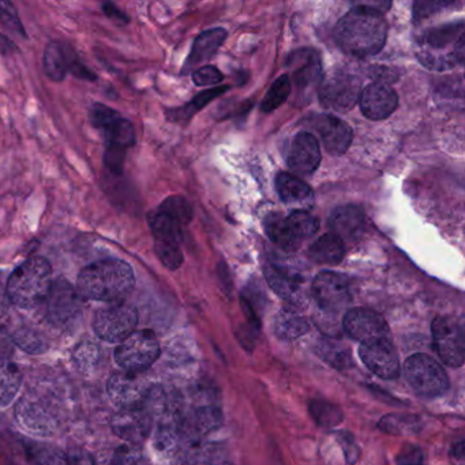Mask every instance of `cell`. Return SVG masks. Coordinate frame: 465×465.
I'll return each instance as SVG.
<instances>
[{"instance_id":"cell-1","label":"cell","mask_w":465,"mask_h":465,"mask_svg":"<svg viewBox=\"0 0 465 465\" xmlns=\"http://www.w3.org/2000/svg\"><path fill=\"white\" fill-rule=\"evenodd\" d=\"M388 24L382 10L370 5H358L348 12L334 29L340 50L355 58L377 55L386 43Z\"/></svg>"},{"instance_id":"cell-2","label":"cell","mask_w":465,"mask_h":465,"mask_svg":"<svg viewBox=\"0 0 465 465\" xmlns=\"http://www.w3.org/2000/svg\"><path fill=\"white\" fill-rule=\"evenodd\" d=\"M135 284L134 271L118 258L96 261L78 274L77 290L84 299L105 303L124 301Z\"/></svg>"},{"instance_id":"cell-3","label":"cell","mask_w":465,"mask_h":465,"mask_svg":"<svg viewBox=\"0 0 465 465\" xmlns=\"http://www.w3.org/2000/svg\"><path fill=\"white\" fill-rule=\"evenodd\" d=\"M464 24L429 29L416 42L418 61L427 69L446 72L464 62Z\"/></svg>"},{"instance_id":"cell-4","label":"cell","mask_w":465,"mask_h":465,"mask_svg":"<svg viewBox=\"0 0 465 465\" xmlns=\"http://www.w3.org/2000/svg\"><path fill=\"white\" fill-rule=\"evenodd\" d=\"M53 282L50 261L43 257H32L10 274L6 295L10 303L20 309H35L47 301Z\"/></svg>"},{"instance_id":"cell-5","label":"cell","mask_w":465,"mask_h":465,"mask_svg":"<svg viewBox=\"0 0 465 465\" xmlns=\"http://www.w3.org/2000/svg\"><path fill=\"white\" fill-rule=\"evenodd\" d=\"M404 375L411 388L423 397L442 396L449 389L445 370L431 356L415 353L405 361Z\"/></svg>"},{"instance_id":"cell-6","label":"cell","mask_w":465,"mask_h":465,"mask_svg":"<svg viewBox=\"0 0 465 465\" xmlns=\"http://www.w3.org/2000/svg\"><path fill=\"white\" fill-rule=\"evenodd\" d=\"M160 355V344L152 331H133L115 350V361L124 371L141 372L148 370Z\"/></svg>"},{"instance_id":"cell-7","label":"cell","mask_w":465,"mask_h":465,"mask_svg":"<svg viewBox=\"0 0 465 465\" xmlns=\"http://www.w3.org/2000/svg\"><path fill=\"white\" fill-rule=\"evenodd\" d=\"M89 121L102 132L105 148L129 151L135 145V130L129 119L103 103H94L89 108Z\"/></svg>"},{"instance_id":"cell-8","label":"cell","mask_w":465,"mask_h":465,"mask_svg":"<svg viewBox=\"0 0 465 465\" xmlns=\"http://www.w3.org/2000/svg\"><path fill=\"white\" fill-rule=\"evenodd\" d=\"M45 303L48 320L58 328H70L83 314V296L78 292L77 287L64 279L53 282Z\"/></svg>"},{"instance_id":"cell-9","label":"cell","mask_w":465,"mask_h":465,"mask_svg":"<svg viewBox=\"0 0 465 465\" xmlns=\"http://www.w3.org/2000/svg\"><path fill=\"white\" fill-rule=\"evenodd\" d=\"M138 312L129 303H113L94 315V333L108 342H122L134 331Z\"/></svg>"},{"instance_id":"cell-10","label":"cell","mask_w":465,"mask_h":465,"mask_svg":"<svg viewBox=\"0 0 465 465\" xmlns=\"http://www.w3.org/2000/svg\"><path fill=\"white\" fill-rule=\"evenodd\" d=\"M432 341L440 361L450 367H461L465 359V334L456 318L437 317L431 323Z\"/></svg>"},{"instance_id":"cell-11","label":"cell","mask_w":465,"mask_h":465,"mask_svg":"<svg viewBox=\"0 0 465 465\" xmlns=\"http://www.w3.org/2000/svg\"><path fill=\"white\" fill-rule=\"evenodd\" d=\"M312 298L322 312L334 314L351 302V285L347 277L334 272H321L312 285Z\"/></svg>"},{"instance_id":"cell-12","label":"cell","mask_w":465,"mask_h":465,"mask_svg":"<svg viewBox=\"0 0 465 465\" xmlns=\"http://www.w3.org/2000/svg\"><path fill=\"white\" fill-rule=\"evenodd\" d=\"M359 97L361 81L345 73H333L320 86L321 104L339 113L352 110Z\"/></svg>"},{"instance_id":"cell-13","label":"cell","mask_w":465,"mask_h":465,"mask_svg":"<svg viewBox=\"0 0 465 465\" xmlns=\"http://www.w3.org/2000/svg\"><path fill=\"white\" fill-rule=\"evenodd\" d=\"M359 358L364 366L383 380H394L399 377L400 359L391 339L371 340L361 342L359 347Z\"/></svg>"},{"instance_id":"cell-14","label":"cell","mask_w":465,"mask_h":465,"mask_svg":"<svg viewBox=\"0 0 465 465\" xmlns=\"http://www.w3.org/2000/svg\"><path fill=\"white\" fill-rule=\"evenodd\" d=\"M342 328L351 339L367 342L371 340L391 339V329L385 318L374 310L356 307L350 310L342 320Z\"/></svg>"},{"instance_id":"cell-15","label":"cell","mask_w":465,"mask_h":465,"mask_svg":"<svg viewBox=\"0 0 465 465\" xmlns=\"http://www.w3.org/2000/svg\"><path fill=\"white\" fill-rule=\"evenodd\" d=\"M149 389L151 386L140 374L129 371L115 372L111 375L107 383L111 401L118 405L121 410L143 407Z\"/></svg>"},{"instance_id":"cell-16","label":"cell","mask_w":465,"mask_h":465,"mask_svg":"<svg viewBox=\"0 0 465 465\" xmlns=\"http://www.w3.org/2000/svg\"><path fill=\"white\" fill-rule=\"evenodd\" d=\"M152 426L153 420L143 407L121 410L111 420L113 431L130 445H141L151 434Z\"/></svg>"},{"instance_id":"cell-17","label":"cell","mask_w":465,"mask_h":465,"mask_svg":"<svg viewBox=\"0 0 465 465\" xmlns=\"http://www.w3.org/2000/svg\"><path fill=\"white\" fill-rule=\"evenodd\" d=\"M312 124L329 153L341 156L348 151L353 137L350 124L329 114L314 116Z\"/></svg>"},{"instance_id":"cell-18","label":"cell","mask_w":465,"mask_h":465,"mask_svg":"<svg viewBox=\"0 0 465 465\" xmlns=\"http://www.w3.org/2000/svg\"><path fill=\"white\" fill-rule=\"evenodd\" d=\"M361 114L370 121H383L396 111L399 96L385 84H371L359 97Z\"/></svg>"},{"instance_id":"cell-19","label":"cell","mask_w":465,"mask_h":465,"mask_svg":"<svg viewBox=\"0 0 465 465\" xmlns=\"http://www.w3.org/2000/svg\"><path fill=\"white\" fill-rule=\"evenodd\" d=\"M321 163L320 143L310 133H299L293 138L288 156V167L296 175L309 176L317 171Z\"/></svg>"},{"instance_id":"cell-20","label":"cell","mask_w":465,"mask_h":465,"mask_svg":"<svg viewBox=\"0 0 465 465\" xmlns=\"http://www.w3.org/2000/svg\"><path fill=\"white\" fill-rule=\"evenodd\" d=\"M329 224L333 231V235L341 239L342 242H355L366 230V216L358 206H340L331 213Z\"/></svg>"},{"instance_id":"cell-21","label":"cell","mask_w":465,"mask_h":465,"mask_svg":"<svg viewBox=\"0 0 465 465\" xmlns=\"http://www.w3.org/2000/svg\"><path fill=\"white\" fill-rule=\"evenodd\" d=\"M291 77L299 89L317 85L322 78L321 59L314 50H299L290 56Z\"/></svg>"},{"instance_id":"cell-22","label":"cell","mask_w":465,"mask_h":465,"mask_svg":"<svg viewBox=\"0 0 465 465\" xmlns=\"http://www.w3.org/2000/svg\"><path fill=\"white\" fill-rule=\"evenodd\" d=\"M263 272H265L266 282H268L269 287L280 298L285 299V301L295 299V296L301 291L302 282H303V277L301 276V273L293 271L290 266L277 262L266 263Z\"/></svg>"},{"instance_id":"cell-23","label":"cell","mask_w":465,"mask_h":465,"mask_svg":"<svg viewBox=\"0 0 465 465\" xmlns=\"http://www.w3.org/2000/svg\"><path fill=\"white\" fill-rule=\"evenodd\" d=\"M225 39H227V31L222 28L211 29L201 34L193 45V50L183 72H189L192 67L200 66L213 58Z\"/></svg>"},{"instance_id":"cell-24","label":"cell","mask_w":465,"mask_h":465,"mask_svg":"<svg viewBox=\"0 0 465 465\" xmlns=\"http://www.w3.org/2000/svg\"><path fill=\"white\" fill-rule=\"evenodd\" d=\"M74 51L69 45L59 42H51L45 47L43 56V67L47 77L54 83H62L69 73L70 58Z\"/></svg>"},{"instance_id":"cell-25","label":"cell","mask_w":465,"mask_h":465,"mask_svg":"<svg viewBox=\"0 0 465 465\" xmlns=\"http://www.w3.org/2000/svg\"><path fill=\"white\" fill-rule=\"evenodd\" d=\"M276 187L280 200L287 205L309 206L314 200L309 184L291 173H279L276 178Z\"/></svg>"},{"instance_id":"cell-26","label":"cell","mask_w":465,"mask_h":465,"mask_svg":"<svg viewBox=\"0 0 465 465\" xmlns=\"http://www.w3.org/2000/svg\"><path fill=\"white\" fill-rule=\"evenodd\" d=\"M18 423L35 434L50 435L54 429L53 418L39 405L31 401H21L17 405Z\"/></svg>"},{"instance_id":"cell-27","label":"cell","mask_w":465,"mask_h":465,"mask_svg":"<svg viewBox=\"0 0 465 465\" xmlns=\"http://www.w3.org/2000/svg\"><path fill=\"white\" fill-rule=\"evenodd\" d=\"M23 374L12 359L0 355V407H7L20 391Z\"/></svg>"},{"instance_id":"cell-28","label":"cell","mask_w":465,"mask_h":465,"mask_svg":"<svg viewBox=\"0 0 465 465\" xmlns=\"http://www.w3.org/2000/svg\"><path fill=\"white\" fill-rule=\"evenodd\" d=\"M345 255L344 242L331 235H323L310 246L309 257L323 265H337Z\"/></svg>"},{"instance_id":"cell-29","label":"cell","mask_w":465,"mask_h":465,"mask_svg":"<svg viewBox=\"0 0 465 465\" xmlns=\"http://www.w3.org/2000/svg\"><path fill=\"white\" fill-rule=\"evenodd\" d=\"M148 224L153 233L154 242L181 244L182 238H183V233H182L183 225L176 222L170 214L160 211V209L151 212L148 214Z\"/></svg>"},{"instance_id":"cell-30","label":"cell","mask_w":465,"mask_h":465,"mask_svg":"<svg viewBox=\"0 0 465 465\" xmlns=\"http://www.w3.org/2000/svg\"><path fill=\"white\" fill-rule=\"evenodd\" d=\"M285 224H287L291 238L298 246L304 239L315 235L320 228V222L304 211H293L290 216L285 217Z\"/></svg>"},{"instance_id":"cell-31","label":"cell","mask_w":465,"mask_h":465,"mask_svg":"<svg viewBox=\"0 0 465 465\" xmlns=\"http://www.w3.org/2000/svg\"><path fill=\"white\" fill-rule=\"evenodd\" d=\"M309 331V322L299 312H282L274 321V331L282 340H295Z\"/></svg>"},{"instance_id":"cell-32","label":"cell","mask_w":465,"mask_h":465,"mask_svg":"<svg viewBox=\"0 0 465 465\" xmlns=\"http://www.w3.org/2000/svg\"><path fill=\"white\" fill-rule=\"evenodd\" d=\"M227 88H214L208 89V91L203 92L198 94L190 102L189 104L184 105L182 108H176V110L167 111V118L170 122H182L189 121L192 116H194L198 111L203 110L205 105H208L214 97L220 96L224 94Z\"/></svg>"},{"instance_id":"cell-33","label":"cell","mask_w":465,"mask_h":465,"mask_svg":"<svg viewBox=\"0 0 465 465\" xmlns=\"http://www.w3.org/2000/svg\"><path fill=\"white\" fill-rule=\"evenodd\" d=\"M263 228H265V232L269 239L273 243H276L277 246L282 247V249L292 252V250L298 247V244L291 238L287 224H285V217H282V214H268L265 222H263Z\"/></svg>"},{"instance_id":"cell-34","label":"cell","mask_w":465,"mask_h":465,"mask_svg":"<svg viewBox=\"0 0 465 465\" xmlns=\"http://www.w3.org/2000/svg\"><path fill=\"white\" fill-rule=\"evenodd\" d=\"M381 430L389 434L408 435L413 434L420 429V419L413 415H402V413H391L385 416L380 421Z\"/></svg>"},{"instance_id":"cell-35","label":"cell","mask_w":465,"mask_h":465,"mask_svg":"<svg viewBox=\"0 0 465 465\" xmlns=\"http://www.w3.org/2000/svg\"><path fill=\"white\" fill-rule=\"evenodd\" d=\"M317 352L323 361H328L329 364L337 367V369H344V367L352 364L350 351L341 347L339 342H334L333 340H321L318 342Z\"/></svg>"},{"instance_id":"cell-36","label":"cell","mask_w":465,"mask_h":465,"mask_svg":"<svg viewBox=\"0 0 465 465\" xmlns=\"http://www.w3.org/2000/svg\"><path fill=\"white\" fill-rule=\"evenodd\" d=\"M291 80L288 75H282L279 80L274 81L273 85L269 89L268 94L263 97L261 103V110L263 113H273L274 110L284 104L285 100L291 94Z\"/></svg>"},{"instance_id":"cell-37","label":"cell","mask_w":465,"mask_h":465,"mask_svg":"<svg viewBox=\"0 0 465 465\" xmlns=\"http://www.w3.org/2000/svg\"><path fill=\"white\" fill-rule=\"evenodd\" d=\"M310 413L320 426L334 427L341 423L342 413L339 407L323 401V400H312L310 402Z\"/></svg>"},{"instance_id":"cell-38","label":"cell","mask_w":465,"mask_h":465,"mask_svg":"<svg viewBox=\"0 0 465 465\" xmlns=\"http://www.w3.org/2000/svg\"><path fill=\"white\" fill-rule=\"evenodd\" d=\"M154 252H156L163 265L170 271H176L183 263V252L181 244L168 243V242H154Z\"/></svg>"},{"instance_id":"cell-39","label":"cell","mask_w":465,"mask_h":465,"mask_svg":"<svg viewBox=\"0 0 465 465\" xmlns=\"http://www.w3.org/2000/svg\"><path fill=\"white\" fill-rule=\"evenodd\" d=\"M13 340L21 350L31 353V355H40V353H45L48 350L45 339H43L36 331H29V329H21V331H15Z\"/></svg>"},{"instance_id":"cell-40","label":"cell","mask_w":465,"mask_h":465,"mask_svg":"<svg viewBox=\"0 0 465 465\" xmlns=\"http://www.w3.org/2000/svg\"><path fill=\"white\" fill-rule=\"evenodd\" d=\"M160 211L165 212L171 217L181 223L182 225L189 224L193 219V208L189 201L183 197H168L162 205L159 206Z\"/></svg>"},{"instance_id":"cell-41","label":"cell","mask_w":465,"mask_h":465,"mask_svg":"<svg viewBox=\"0 0 465 465\" xmlns=\"http://www.w3.org/2000/svg\"><path fill=\"white\" fill-rule=\"evenodd\" d=\"M29 456L36 465H69L66 457L58 449L47 445L32 443L29 448Z\"/></svg>"},{"instance_id":"cell-42","label":"cell","mask_w":465,"mask_h":465,"mask_svg":"<svg viewBox=\"0 0 465 465\" xmlns=\"http://www.w3.org/2000/svg\"><path fill=\"white\" fill-rule=\"evenodd\" d=\"M0 23L7 31L26 39L25 28H24L23 23H21L20 15H18L15 5L6 2V0H0Z\"/></svg>"},{"instance_id":"cell-43","label":"cell","mask_w":465,"mask_h":465,"mask_svg":"<svg viewBox=\"0 0 465 465\" xmlns=\"http://www.w3.org/2000/svg\"><path fill=\"white\" fill-rule=\"evenodd\" d=\"M121 465H152L140 445H127L115 451Z\"/></svg>"},{"instance_id":"cell-44","label":"cell","mask_w":465,"mask_h":465,"mask_svg":"<svg viewBox=\"0 0 465 465\" xmlns=\"http://www.w3.org/2000/svg\"><path fill=\"white\" fill-rule=\"evenodd\" d=\"M193 81L198 86H213L222 83L223 74L213 66H203L193 73Z\"/></svg>"},{"instance_id":"cell-45","label":"cell","mask_w":465,"mask_h":465,"mask_svg":"<svg viewBox=\"0 0 465 465\" xmlns=\"http://www.w3.org/2000/svg\"><path fill=\"white\" fill-rule=\"evenodd\" d=\"M69 73H72L74 77L80 78V80L85 81H96V73L92 72L91 69L85 66L78 58L77 54L73 53L72 58H70Z\"/></svg>"},{"instance_id":"cell-46","label":"cell","mask_w":465,"mask_h":465,"mask_svg":"<svg viewBox=\"0 0 465 465\" xmlns=\"http://www.w3.org/2000/svg\"><path fill=\"white\" fill-rule=\"evenodd\" d=\"M337 437H339L340 445L344 449L345 459H347L350 464H353L359 459V448L355 443V440L348 432H340Z\"/></svg>"},{"instance_id":"cell-47","label":"cell","mask_w":465,"mask_h":465,"mask_svg":"<svg viewBox=\"0 0 465 465\" xmlns=\"http://www.w3.org/2000/svg\"><path fill=\"white\" fill-rule=\"evenodd\" d=\"M449 4H442V2H418L415 4V20H421V18L429 17L435 9H442L448 6Z\"/></svg>"},{"instance_id":"cell-48","label":"cell","mask_w":465,"mask_h":465,"mask_svg":"<svg viewBox=\"0 0 465 465\" xmlns=\"http://www.w3.org/2000/svg\"><path fill=\"white\" fill-rule=\"evenodd\" d=\"M88 344L89 345H83L80 350H77V353H75L81 366H92L97 359L96 347L92 345L94 342H88Z\"/></svg>"},{"instance_id":"cell-49","label":"cell","mask_w":465,"mask_h":465,"mask_svg":"<svg viewBox=\"0 0 465 465\" xmlns=\"http://www.w3.org/2000/svg\"><path fill=\"white\" fill-rule=\"evenodd\" d=\"M103 12L110 20L115 21L116 24H121V25H127L129 24L130 18L127 17L126 13L122 12L116 5L111 4V2L103 4Z\"/></svg>"},{"instance_id":"cell-50","label":"cell","mask_w":465,"mask_h":465,"mask_svg":"<svg viewBox=\"0 0 465 465\" xmlns=\"http://www.w3.org/2000/svg\"><path fill=\"white\" fill-rule=\"evenodd\" d=\"M397 465H424L423 453L419 449L410 448L407 451H402Z\"/></svg>"},{"instance_id":"cell-51","label":"cell","mask_w":465,"mask_h":465,"mask_svg":"<svg viewBox=\"0 0 465 465\" xmlns=\"http://www.w3.org/2000/svg\"><path fill=\"white\" fill-rule=\"evenodd\" d=\"M10 321V301L6 292L0 291V331L6 328Z\"/></svg>"},{"instance_id":"cell-52","label":"cell","mask_w":465,"mask_h":465,"mask_svg":"<svg viewBox=\"0 0 465 465\" xmlns=\"http://www.w3.org/2000/svg\"><path fill=\"white\" fill-rule=\"evenodd\" d=\"M94 465H121L115 451H102L97 454Z\"/></svg>"},{"instance_id":"cell-53","label":"cell","mask_w":465,"mask_h":465,"mask_svg":"<svg viewBox=\"0 0 465 465\" xmlns=\"http://www.w3.org/2000/svg\"><path fill=\"white\" fill-rule=\"evenodd\" d=\"M17 50V45H15L6 35L0 34V54H2V55H9V54H13Z\"/></svg>"},{"instance_id":"cell-54","label":"cell","mask_w":465,"mask_h":465,"mask_svg":"<svg viewBox=\"0 0 465 465\" xmlns=\"http://www.w3.org/2000/svg\"><path fill=\"white\" fill-rule=\"evenodd\" d=\"M69 465H94L91 462V459L85 456L84 453H73L70 456Z\"/></svg>"}]
</instances>
